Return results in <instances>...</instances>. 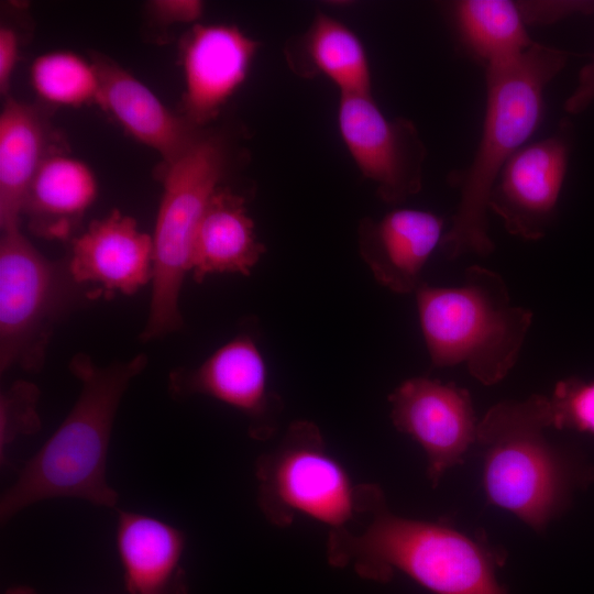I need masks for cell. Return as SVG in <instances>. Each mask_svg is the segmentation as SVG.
<instances>
[{"label":"cell","instance_id":"ba28073f","mask_svg":"<svg viewBox=\"0 0 594 594\" xmlns=\"http://www.w3.org/2000/svg\"><path fill=\"white\" fill-rule=\"evenodd\" d=\"M1 232L0 369L38 371L56 323L92 297L66 262L46 258L20 228Z\"/></svg>","mask_w":594,"mask_h":594},{"label":"cell","instance_id":"6da1fadb","mask_svg":"<svg viewBox=\"0 0 594 594\" xmlns=\"http://www.w3.org/2000/svg\"><path fill=\"white\" fill-rule=\"evenodd\" d=\"M571 53L535 42L509 61L485 67L486 107L473 160L449 175L459 202L441 248L449 260L494 251L488 234V197L506 162L537 131L544 91L566 65Z\"/></svg>","mask_w":594,"mask_h":594},{"label":"cell","instance_id":"5bb4252c","mask_svg":"<svg viewBox=\"0 0 594 594\" xmlns=\"http://www.w3.org/2000/svg\"><path fill=\"white\" fill-rule=\"evenodd\" d=\"M258 43L234 25L195 24L184 36V116L197 128L215 119L244 81Z\"/></svg>","mask_w":594,"mask_h":594},{"label":"cell","instance_id":"277c9868","mask_svg":"<svg viewBox=\"0 0 594 594\" xmlns=\"http://www.w3.org/2000/svg\"><path fill=\"white\" fill-rule=\"evenodd\" d=\"M415 294L432 366L464 365L483 385L497 384L508 375L519 358L534 314L512 302L497 272L471 265L460 286L421 283Z\"/></svg>","mask_w":594,"mask_h":594},{"label":"cell","instance_id":"8fae6325","mask_svg":"<svg viewBox=\"0 0 594 594\" xmlns=\"http://www.w3.org/2000/svg\"><path fill=\"white\" fill-rule=\"evenodd\" d=\"M573 127L563 120L550 135L527 143L503 166L488 197V211L524 240L544 237L568 172Z\"/></svg>","mask_w":594,"mask_h":594},{"label":"cell","instance_id":"d6986e66","mask_svg":"<svg viewBox=\"0 0 594 594\" xmlns=\"http://www.w3.org/2000/svg\"><path fill=\"white\" fill-rule=\"evenodd\" d=\"M257 239L245 198L219 186L211 196L198 226L190 260L196 283L215 274L250 275L265 254Z\"/></svg>","mask_w":594,"mask_h":594},{"label":"cell","instance_id":"d4e9b609","mask_svg":"<svg viewBox=\"0 0 594 594\" xmlns=\"http://www.w3.org/2000/svg\"><path fill=\"white\" fill-rule=\"evenodd\" d=\"M549 400L552 427L594 435V380L564 378Z\"/></svg>","mask_w":594,"mask_h":594},{"label":"cell","instance_id":"603a6c76","mask_svg":"<svg viewBox=\"0 0 594 594\" xmlns=\"http://www.w3.org/2000/svg\"><path fill=\"white\" fill-rule=\"evenodd\" d=\"M30 78L36 94L46 102L79 107L97 101V68L74 53L57 51L36 57Z\"/></svg>","mask_w":594,"mask_h":594},{"label":"cell","instance_id":"9c48e42d","mask_svg":"<svg viewBox=\"0 0 594 594\" xmlns=\"http://www.w3.org/2000/svg\"><path fill=\"white\" fill-rule=\"evenodd\" d=\"M341 138L382 200L397 205L422 188L427 148L413 121L387 118L371 95H340Z\"/></svg>","mask_w":594,"mask_h":594},{"label":"cell","instance_id":"2e32d148","mask_svg":"<svg viewBox=\"0 0 594 594\" xmlns=\"http://www.w3.org/2000/svg\"><path fill=\"white\" fill-rule=\"evenodd\" d=\"M97 103L131 136L155 150L166 163L184 154L199 136L185 116L170 112L143 82L114 62L97 57Z\"/></svg>","mask_w":594,"mask_h":594},{"label":"cell","instance_id":"3957f363","mask_svg":"<svg viewBox=\"0 0 594 594\" xmlns=\"http://www.w3.org/2000/svg\"><path fill=\"white\" fill-rule=\"evenodd\" d=\"M326 554L372 582L400 572L433 594H508L497 578L499 552L450 526L398 516L386 502L359 529L329 531Z\"/></svg>","mask_w":594,"mask_h":594},{"label":"cell","instance_id":"83f0119b","mask_svg":"<svg viewBox=\"0 0 594 594\" xmlns=\"http://www.w3.org/2000/svg\"><path fill=\"white\" fill-rule=\"evenodd\" d=\"M594 102V54L579 72L578 82L564 101V110L575 116L584 112Z\"/></svg>","mask_w":594,"mask_h":594},{"label":"cell","instance_id":"4316f807","mask_svg":"<svg viewBox=\"0 0 594 594\" xmlns=\"http://www.w3.org/2000/svg\"><path fill=\"white\" fill-rule=\"evenodd\" d=\"M151 18L163 25L196 22L204 11L197 0H155L146 4Z\"/></svg>","mask_w":594,"mask_h":594},{"label":"cell","instance_id":"7c38bea8","mask_svg":"<svg viewBox=\"0 0 594 594\" xmlns=\"http://www.w3.org/2000/svg\"><path fill=\"white\" fill-rule=\"evenodd\" d=\"M388 403L394 427L424 449L433 486L449 469L463 462L476 442L479 421L471 395L454 383L411 377L389 394Z\"/></svg>","mask_w":594,"mask_h":594},{"label":"cell","instance_id":"8992f818","mask_svg":"<svg viewBox=\"0 0 594 594\" xmlns=\"http://www.w3.org/2000/svg\"><path fill=\"white\" fill-rule=\"evenodd\" d=\"M255 477L260 510L279 528L299 516L329 531L351 528L386 502L378 485L353 482L310 420L293 421L278 444L258 457Z\"/></svg>","mask_w":594,"mask_h":594},{"label":"cell","instance_id":"f546056e","mask_svg":"<svg viewBox=\"0 0 594 594\" xmlns=\"http://www.w3.org/2000/svg\"><path fill=\"white\" fill-rule=\"evenodd\" d=\"M6 594H37L34 588L25 585L14 586L9 588ZM188 594V592L179 593Z\"/></svg>","mask_w":594,"mask_h":594},{"label":"cell","instance_id":"5b68a950","mask_svg":"<svg viewBox=\"0 0 594 594\" xmlns=\"http://www.w3.org/2000/svg\"><path fill=\"white\" fill-rule=\"evenodd\" d=\"M550 427L549 397L538 394L495 404L477 425L487 501L536 530L546 528L574 486L591 475L549 443Z\"/></svg>","mask_w":594,"mask_h":594},{"label":"cell","instance_id":"52a82bcc","mask_svg":"<svg viewBox=\"0 0 594 594\" xmlns=\"http://www.w3.org/2000/svg\"><path fill=\"white\" fill-rule=\"evenodd\" d=\"M165 165L152 235V294L143 341L162 338L183 326L179 297L190 273L198 226L224 172V147L216 136L200 133L184 154Z\"/></svg>","mask_w":594,"mask_h":594},{"label":"cell","instance_id":"ffe728a7","mask_svg":"<svg viewBox=\"0 0 594 594\" xmlns=\"http://www.w3.org/2000/svg\"><path fill=\"white\" fill-rule=\"evenodd\" d=\"M98 184L84 162L58 151L38 168L25 199L29 230L46 240H67L94 204Z\"/></svg>","mask_w":594,"mask_h":594},{"label":"cell","instance_id":"ac0fdd59","mask_svg":"<svg viewBox=\"0 0 594 594\" xmlns=\"http://www.w3.org/2000/svg\"><path fill=\"white\" fill-rule=\"evenodd\" d=\"M116 539L129 594L188 592L180 565L186 543L182 530L155 517L121 510Z\"/></svg>","mask_w":594,"mask_h":594},{"label":"cell","instance_id":"4fadbf2b","mask_svg":"<svg viewBox=\"0 0 594 594\" xmlns=\"http://www.w3.org/2000/svg\"><path fill=\"white\" fill-rule=\"evenodd\" d=\"M66 263L74 280L88 288L92 299L133 295L152 283L153 238L116 209L73 238Z\"/></svg>","mask_w":594,"mask_h":594},{"label":"cell","instance_id":"30bf717a","mask_svg":"<svg viewBox=\"0 0 594 594\" xmlns=\"http://www.w3.org/2000/svg\"><path fill=\"white\" fill-rule=\"evenodd\" d=\"M168 389L177 399L207 396L241 413L255 440L272 438L284 403L272 389L264 356L251 332H240L196 367L170 372Z\"/></svg>","mask_w":594,"mask_h":594},{"label":"cell","instance_id":"cb8c5ba5","mask_svg":"<svg viewBox=\"0 0 594 594\" xmlns=\"http://www.w3.org/2000/svg\"><path fill=\"white\" fill-rule=\"evenodd\" d=\"M38 387L26 381H16L0 395V458L6 462L9 444L18 436L36 433L41 429L37 413Z\"/></svg>","mask_w":594,"mask_h":594},{"label":"cell","instance_id":"9a60e30c","mask_svg":"<svg viewBox=\"0 0 594 594\" xmlns=\"http://www.w3.org/2000/svg\"><path fill=\"white\" fill-rule=\"evenodd\" d=\"M443 219L420 209H395L380 219L363 218L359 252L375 280L399 295L416 293L421 272L443 237Z\"/></svg>","mask_w":594,"mask_h":594},{"label":"cell","instance_id":"484cf974","mask_svg":"<svg viewBox=\"0 0 594 594\" xmlns=\"http://www.w3.org/2000/svg\"><path fill=\"white\" fill-rule=\"evenodd\" d=\"M525 21L550 23L572 14L594 13V1H519Z\"/></svg>","mask_w":594,"mask_h":594},{"label":"cell","instance_id":"7402d4cb","mask_svg":"<svg viewBox=\"0 0 594 594\" xmlns=\"http://www.w3.org/2000/svg\"><path fill=\"white\" fill-rule=\"evenodd\" d=\"M447 10L460 46L484 68L515 58L535 43L519 1L459 0Z\"/></svg>","mask_w":594,"mask_h":594},{"label":"cell","instance_id":"f1b7e54d","mask_svg":"<svg viewBox=\"0 0 594 594\" xmlns=\"http://www.w3.org/2000/svg\"><path fill=\"white\" fill-rule=\"evenodd\" d=\"M19 52V38L15 31L2 25L0 29V91L7 94L14 70Z\"/></svg>","mask_w":594,"mask_h":594},{"label":"cell","instance_id":"44dd1931","mask_svg":"<svg viewBox=\"0 0 594 594\" xmlns=\"http://www.w3.org/2000/svg\"><path fill=\"white\" fill-rule=\"evenodd\" d=\"M287 55L295 72L304 76L321 74L341 95H371V72L362 42L331 16L317 14Z\"/></svg>","mask_w":594,"mask_h":594},{"label":"cell","instance_id":"7a4b0ae2","mask_svg":"<svg viewBox=\"0 0 594 594\" xmlns=\"http://www.w3.org/2000/svg\"><path fill=\"white\" fill-rule=\"evenodd\" d=\"M146 362L145 354L107 366L97 365L84 353L72 359L69 369L80 382L78 398L2 494V522L37 502L56 497L84 499L108 508L117 505L119 495L106 477L112 426L129 384Z\"/></svg>","mask_w":594,"mask_h":594},{"label":"cell","instance_id":"e0dca14e","mask_svg":"<svg viewBox=\"0 0 594 594\" xmlns=\"http://www.w3.org/2000/svg\"><path fill=\"white\" fill-rule=\"evenodd\" d=\"M38 106L7 99L0 114V228H20L29 188L43 162L61 151Z\"/></svg>","mask_w":594,"mask_h":594}]
</instances>
